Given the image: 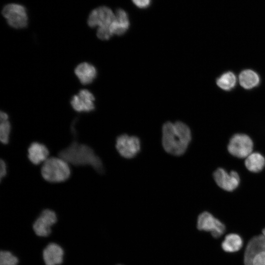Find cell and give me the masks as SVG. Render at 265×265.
Here are the masks:
<instances>
[{
	"mask_svg": "<svg viewBox=\"0 0 265 265\" xmlns=\"http://www.w3.org/2000/svg\"><path fill=\"white\" fill-rule=\"evenodd\" d=\"M243 245L241 237L237 234L227 235L221 243V247L227 252H235L241 249Z\"/></svg>",
	"mask_w": 265,
	"mask_h": 265,
	"instance_id": "cell-18",
	"label": "cell"
},
{
	"mask_svg": "<svg viewBox=\"0 0 265 265\" xmlns=\"http://www.w3.org/2000/svg\"><path fill=\"white\" fill-rule=\"evenodd\" d=\"M49 151L43 144L33 142L29 146L27 149V157L30 161L38 165L43 163L48 158Z\"/></svg>",
	"mask_w": 265,
	"mask_h": 265,
	"instance_id": "cell-15",
	"label": "cell"
},
{
	"mask_svg": "<svg viewBox=\"0 0 265 265\" xmlns=\"http://www.w3.org/2000/svg\"><path fill=\"white\" fill-rule=\"evenodd\" d=\"M133 4L140 8H145L149 6L151 0H132Z\"/></svg>",
	"mask_w": 265,
	"mask_h": 265,
	"instance_id": "cell-24",
	"label": "cell"
},
{
	"mask_svg": "<svg viewBox=\"0 0 265 265\" xmlns=\"http://www.w3.org/2000/svg\"><path fill=\"white\" fill-rule=\"evenodd\" d=\"M1 14L8 25L12 28L22 29L27 26L26 10L21 4L14 3L7 4L3 7Z\"/></svg>",
	"mask_w": 265,
	"mask_h": 265,
	"instance_id": "cell-5",
	"label": "cell"
},
{
	"mask_svg": "<svg viewBox=\"0 0 265 265\" xmlns=\"http://www.w3.org/2000/svg\"><path fill=\"white\" fill-rule=\"evenodd\" d=\"M240 85L246 89L256 87L260 82V77L255 71L250 69L243 70L238 77Z\"/></svg>",
	"mask_w": 265,
	"mask_h": 265,
	"instance_id": "cell-17",
	"label": "cell"
},
{
	"mask_svg": "<svg viewBox=\"0 0 265 265\" xmlns=\"http://www.w3.org/2000/svg\"><path fill=\"white\" fill-rule=\"evenodd\" d=\"M252 265H265V251L260 252L255 256L253 260Z\"/></svg>",
	"mask_w": 265,
	"mask_h": 265,
	"instance_id": "cell-23",
	"label": "cell"
},
{
	"mask_svg": "<svg viewBox=\"0 0 265 265\" xmlns=\"http://www.w3.org/2000/svg\"><path fill=\"white\" fill-rule=\"evenodd\" d=\"M197 227L199 230L211 232L215 238L220 237L225 231L224 224L208 212H204L199 214Z\"/></svg>",
	"mask_w": 265,
	"mask_h": 265,
	"instance_id": "cell-8",
	"label": "cell"
},
{
	"mask_svg": "<svg viewBox=\"0 0 265 265\" xmlns=\"http://www.w3.org/2000/svg\"><path fill=\"white\" fill-rule=\"evenodd\" d=\"M213 176L216 184L226 191H233L239 183V177L235 171L228 173L224 169L219 168L214 171Z\"/></svg>",
	"mask_w": 265,
	"mask_h": 265,
	"instance_id": "cell-11",
	"label": "cell"
},
{
	"mask_svg": "<svg viewBox=\"0 0 265 265\" xmlns=\"http://www.w3.org/2000/svg\"><path fill=\"white\" fill-rule=\"evenodd\" d=\"M227 149L233 156L245 159L252 153L253 142L248 135L243 133H237L230 139Z\"/></svg>",
	"mask_w": 265,
	"mask_h": 265,
	"instance_id": "cell-6",
	"label": "cell"
},
{
	"mask_svg": "<svg viewBox=\"0 0 265 265\" xmlns=\"http://www.w3.org/2000/svg\"><path fill=\"white\" fill-rule=\"evenodd\" d=\"M95 97L87 89H82L71 99L72 107L78 112H89L95 109Z\"/></svg>",
	"mask_w": 265,
	"mask_h": 265,
	"instance_id": "cell-10",
	"label": "cell"
},
{
	"mask_svg": "<svg viewBox=\"0 0 265 265\" xmlns=\"http://www.w3.org/2000/svg\"><path fill=\"white\" fill-rule=\"evenodd\" d=\"M75 74L80 82L83 85L91 83L97 76V70L92 64L83 62L78 65L75 69Z\"/></svg>",
	"mask_w": 265,
	"mask_h": 265,
	"instance_id": "cell-13",
	"label": "cell"
},
{
	"mask_svg": "<svg viewBox=\"0 0 265 265\" xmlns=\"http://www.w3.org/2000/svg\"><path fill=\"white\" fill-rule=\"evenodd\" d=\"M244 164L249 171L259 172L265 166V158L259 153H252L245 158Z\"/></svg>",
	"mask_w": 265,
	"mask_h": 265,
	"instance_id": "cell-19",
	"label": "cell"
},
{
	"mask_svg": "<svg viewBox=\"0 0 265 265\" xmlns=\"http://www.w3.org/2000/svg\"><path fill=\"white\" fill-rule=\"evenodd\" d=\"M265 251V237L262 234L251 238L248 241L244 251V265H252V262L256 255Z\"/></svg>",
	"mask_w": 265,
	"mask_h": 265,
	"instance_id": "cell-12",
	"label": "cell"
},
{
	"mask_svg": "<svg viewBox=\"0 0 265 265\" xmlns=\"http://www.w3.org/2000/svg\"><path fill=\"white\" fill-rule=\"evenodd\" d=\"M140 141L135 136L126 134L119 135L116 140V148L119 154L126 159H132L140 150Z\"/></svg>",
	"mask_w": 265,
	"mask_h": 265,
	"instance_id": "cell-7",
	"label": "cell"
},
{
	"mask_svg": "<svg viewBox=\"0 0 265 265\" xmlns=\"http://www.w3.org/2000/svg\"><path fill=\"white\" fill-rule=\"evenodd\" d=\"M162 144L164 150L174 156L186 152L191 139V131L185 123L166 122L162 126Z\"/></svg>",
	"mask_w": 265,
	"mask_h": 265,
	"instance_id": "cell-2",
	"label": "cell"
},
{
	"mask_svg": "<svg viewBox=\"0 0 265 265\" xmlns=\"http://www.w3.org/2000/svg\"><path fill=\"white\" fill-rule=\"evenodd\" d=\"M7 173V166L5 161L2 159H0V180H2L4 178Z\"/></svg>",
	"mask_w": 265,
	"mask_h": 265,
	"instance_id": "cell-25",
	"label": "cell"
},
{
	"mask_svg": "<svg viewBox=\"0 0 265 265\" xmlns=\"http://www.w3.org/2000/svg\"><path fill=\"white\" fill-rule=\"evenodd\" d=\"M115 18V14L106 6L93 9L89 14L87 23L91 28L98 27L97 36L101 40H108L112 35L110 26Z\"/></svg>",
	"mask_w": 265,
	"mask_h": 265,
	"instance_id": "cell-3",
	"label": "cell"
},
{
	"mask_svg": "<svg viewBox=\"0 0 265 265\" xmlns=\"http://www.w3.org/2000/svg\"><path fill=\"white\" fill-rule=\"evenodd\" d=\"M64 251L62 247L55 243H50L43 251V258L46 265H59L63 262Z\"/></svg>",
	"mask_w": 265,
	"mask_h": 265,
	"instance_id": "cell-14",
	"label": "cell"
},
{
	"mask_svg": "<svg viewBox=\"0 0 265 265\" xmlns=\"http://www.w3.org/2000/svg\"><path fill=\"white\" fill-rule=\"evenodd\" d=\"M18 259L8 251L0 252V265H17Z\"/></svg>",
	"mask_w": 265,
	"mask_h": 265,
	"instance_id": "cell-22",
	"label": "cell"
},
{
	"mask_svg": "<svg viewBox=\"0 0 265 265\" xmlns=\"http://www.w3.org/2000/svg\"><path fill=\"white\" fill-rule=\"evenodd\" d=\"M57 221L55 212L51 210H43L33 224V229L36 235L47 237L51 233V227Z\"/></svg>",
	"mask_w": 265,
	"mask_h": 265,
	"instance_id": "cell-9",
	"label": "cell"
},
{
	"mask_svg": "<svg viewBox=\"0 0 265 265\" xmlns=\"http://www.w3.org/2000/svg\"><path fill=\"white\" fill-rule=\"evenodd\" d=\"M42 177L50 183H60L66 181L71 175L69 163L60 157L48 158L41 168Z\"/></svg>",
	"mask_w": 265,
	"mask_h": 265,
	"instance_id": "cell-4",
	"label": "cell"
},
{
	"mask_svg": "<svg viewBox=\"0 0 265 265\" xmlns=\"http://www.w3.org/2000/svg\"><path fill=\"white\" fill-rule=\"evenodd\" d=\"M0 122V140L2 143L5 144L8 143L9 139L11 124L8 120Z\"/></svg>",
	"mask_w": 265,
	"mask_h": 265,
	"instance_id": "cell-21",
	"label": "cell"
},
{
	"mask_svg": "<svg viewBox=\"0 0 265 265\" xmlns=\"http://www.w3.org/2000/svg\"><path fill=\"white\" fill-rule=\"evenodd\" d=\"M115 18L110 26L112 34L121 35L128 29L130 22L127 13L122 9H118L115 13Z\"/></svg>",
	"mask_w": 265,
	"mask_h": 265,
	"instance_id": "cell-16",
	"label": "cell"
},
{
	"mask_svg": "<svg viewBox=\"0 0 265 265\" xmlns=\"http://www.w3.org/2000/svg\"><path fill=\"white\" fill-rule=\"evenodd\" d=\"M8 120V114L4 111H1L0 114V121Z\"/></svg>",
	"mask_w": 265,
	"mask_h": 265,
	"instance_id": "cell-26",
	"label": "cell"
},
{
	"mask_svg": "<svg viewBox=\"0 0 265 265\" xmlns=\"http://www.w3.org/2000/svg\"><path fill=\"white\" fill-rule=\"evenodd\" d=\"M236 82V77L231 72L223 73L216 80V83L218 87L226 91L230 90L234 88Z\"/></svg>",
	"mask_w": 265,
	"mask_h": 265,
	"instance_id": "cell-20",
	"label": "cell"
},
{
	"mask_svg": "<svg viewBox=\"0 0 265 265\" xmlns=\"http://www.w3.org/2000/svg\"><path fill=\"white\" fill-rule=\"evenodd\" d=\"M75 123L72 126L75 139L68 147L59 152V157L68 163L76 166L89 165L98 173H102L104 166L101 159L90 146L76 140Z\"/></svg>",
	"mask_w": 265,
	"mask_h": 265,
	"instance_id": "cell-1",
	"label": "cell"
},
{
	"mask_svg": "<svg viewBox=\"0 0 265 265\" xmlns=\"http://www.w3.org/2000/svg\"><path fill=\"white\" fill-rule=\"evenodd\" d=\"M262 233H263V235L264 236V237H265V228L262 231Z\"/></svg>",
	"mask_w": 265,
	"mask_h": 265,
	"instance_id": "cell-27",
	"label": "cell"
}]
</instances>
